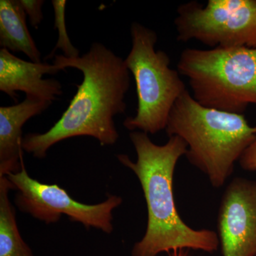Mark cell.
Segmentation results:
<instances>
[{
	"instance_id": "9c48e42d",
	"label": "cell",
	"mask_w": 256,
	"mask_h": 256,
	"mask_svg": "<svg viewBox=\"0 0 256 256\" xmlns=\"http://www.w3.org/2000/svg\"><path fill=\"white\" fill-rule=\"evenodd\" d=\"M64 70L54 64L26 62L10 50H0V90L16 101V92L53 102L63 94L62 84L56 79L43 78L46 74Z\"/></svg>"
},
{
	"instance_id": "7a4b0ae2",
	"label": "cell",
	"mask_w": 256,
	"mask_h": 256,
	"mask_svg": "<svg viewBox=\"0 0 256 256\" xmlns=\"http://www.w3.org/2000/svg\"><path fill=\"white\" fill-rule=\"evenodd\" d=\"M169 138L164 144L159 146L146 133L132 131L130 138L137 161L134 162L126 154L117 156L120 162L138 176L148 208L146 234L134 244L132 256H158L185 248L213 252L220 245L218 234L214 230L192 228L178 215L173 178L178 160L186 154V146L178 136Z\"/></svg>"
},
{
	"instance_id": "5b68a950",
	"label": "cell",
	"mask_w": 256,
	"mask_h": 256,
	"mask_svg": "<svg viewBox=\"0 0 256 256\" xmlns=\"http://www.w3.org/2000/svg\"><path fill=\"white\" fill-rule=\"evenodd\" d=\"M130 34L132 48L124 62L136 82L138 108L124 124L132 132L154 134L166 129L174 104L188 89L181 74L170 67L168 54L156 50L154 30L134 22Z\"/></svg>"
},
{
	"instance_id": "7c38bea8",
	"label": "cell",
	"mask_w": 256,
	"mask_h": 256,
	"mask_svg": "<svg viewBox=\"0 0 256 256\" xmlns=\"http://www.w3.org/2000/svg\"><path fill=\"white\" fill-rule=\"evenodd\" d=\"M10 190L13 188L8 178H0V256H34L18 230Z\"/></svg>"
},
{
	"instance_id": "4fadbf2b",
	"label": "cell",
	"mask_w": 256,
	"mask_h": 256,
	"mask_svg": "<svg viewBox=\"0 0 256 256\" xmlns=\"http://www.w3.org/2000/svg\"><path fill=\"white\" fill-rule=\"evenodd\" d=\"M66 1L65 0H52L54 12V28L58 30V40L53 50L50 52L46 58H52L55 56L57 50L63 52L64 56L67 58H76L80 56L78 48L72 44L68 35L66 24L65 12Z\"/></svg>"
},
{
	"instance_id": "6da1fadb",
	"label": "cell",
	"mask_w": 256,
	"mask_h": 256,
	"mask_svg": "<svg viewBox=\"0 0 256 256\" xmlns=\"http://www.w3.org/2000/svg\"><path fill=\"white\" fill-rule=\"evenodd\" d=\"M65 70L78 69L82 84L60 119L44 133H28L23 138V150L43 159L56 143L68 138L89 136L101 146H112L119 138L114 126L116 114L126 112V96L130 76L124 60L99 42L92 43L82 56L56 55L54 63Z\"/></svg>"
},
{
	"instance_id": "30bf717a",
	"label": "cell",
	"mask_w": 256,
	"mask_h": 256,
	"mask_svg": "<svg viewBox=\"0 0 256 256\" xmlns=\"http://www.w3.org/2000/svg\"><path fill=\"white\" fill-rule=\"evenodd\" d=\"M52 104L50 101L26 96L20 104L0 107V178L21 170L23 126Z\"/></svg>"
},
{
	"instance_id": "8992f818",
	"label": "cell",
	"mask_w": 256,
	"mask_h": 256,
	"mask_svg": "<svg viewBox=\"0 0 256 256\" xmlns=\"http://www.w3.org/2000/svg\"><path fill=\"white\" fill-rule=\"evenodd\" d=\"M174 26L178 42L256 48V0L188 2L178 6Z\"/></svg>"
},
{
	"instance_id": "5bb4252c",
	"label": "cell",
	"mask_w": 256,
	"mask_h": 256,
	"mask_svg": "<svg viewBox=\"0 0 256 256\" xmlns=\"http://www.w3.org/2000/svg\"><path fill=\"white\" fill-rule=\"evenodd\" d=\"M30 22L33 28H37L43 20L42 6L44 4V0H20Z\"/></svg>"
},
{
	"instance_id": "277c9868",
	"label": "cell",
	"mask_w": 256,
	"mask_h": 256,
	"mask_svg": "<svg viewBox=\"0 0 256 256\" xmlns=\"http://www.w3.org/2000/svg\"><path fill=\"white\" fill-rule=\"evenodd\" d=\"M178 70L188 79L194 98L205 107L242 114L256 104V48H185Z\"/></svg>"
},
{
	"instance_id": "8fae6325",
	"label": "cell",
	"mask_w": 256,
	"mask_h": 256,
	"mask_svg": "<svg viewBox=\"0 0 256 256\" xmlns=\"http://www.w3.org/2000/svg\"><path fill=\"white\" fill-rule=\"evenodd\" d=\"M26 14L20 0L0 1V46L12 52H22L32 62L40 63L41 53L30 34Z\"/></svg>"
},
{
	"instance_id": "ba28073f",
	"label": "cell",
	"mask_w": 256,
	"mask_h": 256,
	"mask_svg": "<svg viewBox=\"0 0 256 256\" xmlns=\"http://www.w3.org/2000/svg\"><path fill=\"white\" fill-rule=\"evenodd\" d=\"M218 238L223 256H256V183L236 178L220 202Z\"/></svg>"
},
{
	"instance_id": "9a60e30c",
	"label": "cell",
	"mask_w": 256,
	"mask_h": 256,
	"mask_svg": "<svg viewBox=\"0 0 256 256\" xmlns=\"http://www.w3.org/2000/svg\"><path fill=\"white\" fill-rule=\"evenodd\" d=\"M239 162L242 170L256 171V138L244 153Z\"/></svg>"
},
{
	"instance_id": "3957f363",
	"label": "cell",
	"mask_w": 256,
	"mask_h": 256,
	"mask_svg": "<svg viewBox=\"0 0 256 256\" xmlns=\"http://www.w3.org/2000/svg\"><path fill=\"white\" fill-rule=\"evenodd\" d=\"M165 130L169 137L182 140L190 164L214 188L224 186L256 138V126H250L244 114L205 107L188 90L174 104Z\"/></svg>"
},
{
	"instance_id": "52a82bcc",
	"label": "cell",
	"mask_w": 256,
	"mask_h": 256,
	"mask_svg": "<svg viewBox=\"0 0 256 256\" xmlns=\"http://www.w3.org/2000/svg\"><path fill=\"white\" fill-rule=\"evenodd\" d=\"M6 178L18 191L15 204L18 210L47 224L58 222L66 215L86 228H94L106 234L114 230V210L120 206L122 198L116 195L97 204H86L74 200L66 190L57 184L40 182L28 175L24 164L16 173Z\"/></svg>"
},
{
	"instance_id": "2e32d148",
	"label": "cell",
	"mask_w": 256,
	"mask_h": 256,
	"mask_svg": "<svg viewBox=\"0 0 256 256\" xmlns=\"http://www.w3.org/2000/svg\"><path fill=\"white\" fill-rule=\"evenodd\" d=\"M173 256H186L185 255V254H184L182 252H181V250H180V252H175L174 255Z\"/></svg>"
}]
</instances>
